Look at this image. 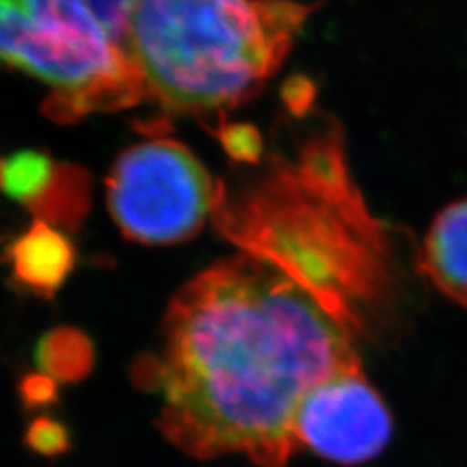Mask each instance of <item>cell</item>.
<instances>
[{"mask_svg": "<svg viewBox=\"0 0 467 467\" xmlns=\"http://www.w3.org/2000/svg\"><path fill=\"white\" fill-rule=\"evenodd\" d=\"M355 331L269 263L242 254L175 295L162 347L140 360L137 378L160 400V431L185 454L285 467L300 450L295 419L306 393L360 367Z\"/></svg>", "mask_w": 467, "mask_h": 467, "instance_id": "6da1fadb", "label": "cell"}, {"mask_svg": "<svg viewBox=\"0 0 467 467\" xmlns=\"http://www.w3.org/2000/svg\"><path fill=\"white\" fill-rule=\"evenodd\" d=\"M213 218L245 255L355 329L388 283L386 232L350 178L337 125L314 130L292 156L275 154L250 183L218 187Z\"/></svg>", "mask_w": 467, "mask_h": 467, "instance_id": "7a4b0ae2", "label": "cell"}, {"mask_svg": "<svg viewBox=\"0 0 467 467\" xmlns=\"http://www.w3.org/2000/svg\"><path fill=\"white\" fill-rule=\"evenodd\" d=\"M312 12L295 0H135L123 46L168 109H223L265 86Z\"/></svg>", "mask_w": 467, "mask_h": 467, "instance_id": "3957f363", "label": "cell"}, {"mask_svg": "<svg viewBox=\"0 0 467 467\" xmlns=\"http://www.w3.org/2000/svg\"><path fill=\"white\" fill-rule=\"evenodd\" d=\"M0 67L47 84L43 109L57 123L135 106L146 94L88 0H0Z\"/></svg>", "mask_w": 467, "mask_h": 467, "instance_id": "277c9868", "label": "cell"}, {"mask_svg": "<svg viewBox=\"0 0 467 467\" xmlns=\"http://www.w3.org/2000/svg\"><path fill=\"white\" fill-rule=\"evenodd\" d=\"M218 185L197 156L173 139L127 149L109 171L108 207L129 240L168 245L193 238L213 218Z\"/></svg>", "mask_w": 467, "mask_h": 467, "instance_id": "5b68a950", "label": "cell"}, {"mask_svg": "<svg viewBox=\"0 0 467 467\" xmlns=\"http://www.w3.org/2000/svg\"><path fill=\"white\" fill-rule=\"evenodd\" d=\"M298 448L343 465L372 460L391 436L388 409L360 367L326 378L306 393L295 419Z\"/></svg>", "mask_w": 467, "mask_h": 467, "instance_id": "8992f818", "label": "cell"}, {"mask_svg": "<svg viewBox=\"0 0 467 467\" xmlns=\"http://www.w3.org/2000/svg\"><path fill=\"white\" fill-rule=\"evenodd\" d=\"M0 193L18 201L36 221L75 230L90 202L88 175L37 150L0 158Z\"/></svg>", "mask_w": 467, "mask_h": 467, "instance_id": "52a82bcc", "label": "cell"}, {"mask_svg": "<svg viewBox=\"0 0 467 467\" xmlns=\"http://www.w3.org/2000/svg\"><path fill=\"white\" fill-rule=\"evenodd\" d=\"M5 259L18 288L51 298L77 265V250L63 230L34 221L6 247Z\"/></svg>", "mask_w": 467, "mask_h": 467, "instance_id": "ba28073f", "label": "cell"}, {"mask_svg": "<svg viewBox=\"0 0 467 467\" xmlns=\"http://www.w3.org/2000/svg\"><path fill=\"white\" fill-rule=\"evenodd\" d=\"M419 265L438 290L467 306V201L450 204L434 218Z\"/></svg>", "mask_w": 467, "mask_h": 467, "instance_id": "9c48e42d", "label": "cell"}, {"mask_svg": "<svg viewBox=\"0 0 467 467\" xmlns=\"http://www.w3.org/2000/svg\"><path fill=\"white\" fill-rule=\"evenodd\" d=\"M92 345L84 335L70 327H58L47 333L37 348V362L47 374L57 379L72 382L92 368Z\"/></svg>", "mask_w": 467, "mask_h": 467, "instance_id": "30bf717a", "label": "cell"}, {"mask_svg": "<svg viewBox=\"0 0 467 467\" xmlns=\"http://www.w3.org/2000/svg\"><path fill=\"white\" fill-rule=\"evenodd\" d=\"M26 446L43 456L63 454L70 446L67 429L49 417H37L26 429Z\"/></svg>", "mask_w": 467, "mask_h": 467, "instance_id": "8fae6325", "label": "cell"}, {"mask_svg": "<svg viewBox=\"0 0 467 467\" xmlns=\"http://www.w3.org/2000/svg\"><path fill=\"white\" fill-rule=\"evenodd\" d=\"M221 140L226 146L230 156L240 160V162H257L263 150L261 137L257 135V130L254 127H244V125L223 127Z\"/></svg>", "mask_w": 467, "mask_h": 467, "instance_id": "7c38bea8", "label": "cell"}, {"mask_svg": "<svg viewBox=\"0 0 467 467\" xmlns=\"http://www.w3.org/2000/svg\"><path fill=\"white\" fill-rule=\"evenodd\" d=\"M88 3L108 32L123 46L129 12L133 8L135 0H88Z\"/></svg>", "mask_w": 467, "mask_h": 467, "instance_id": "4fadbf2b", "label": "cell"}, {"mask_svg": "<svg viewBox=\"0 0 467 467\" xmlns=\"http://www.w3.org/2000/svg\"><path fill=\"white\" fill-rule=\"evenodd\" d=\"M20 396L27 407L51 405L57 400V386L47 374H32L22 379Z\"/></svg>", "mask_w": 467, "mask_h": 467, "instance_id": "5bb4252c", "label": "cell"}]
</instances>
